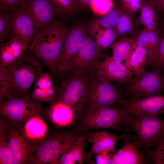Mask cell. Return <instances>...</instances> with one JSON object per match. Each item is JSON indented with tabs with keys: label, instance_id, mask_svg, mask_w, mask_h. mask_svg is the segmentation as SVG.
I'll return each mask as SVG.
<instances>
[{
	"label": "cell",
	"instance_id": "cell-45",
	"mask_svg": "<svg viewBox=\"0 0 164 164\" xmlns=\"http://www.w3.org/2000/svg\"></svg>",
	"mask_w": 164,
	"mask_h": 164
},
{
	"label": "cell",
	"instance_id": "cell-34",
	"mask_svg": "<svg viewBox=\"0 0 164 164\" xmlns=\"http://www.w3.org/2000/svg\"><path fill=\"white\" fill-rule=\"evenodd\" d=\"M111 0H92L90 6L97 14L106 15L112 8Z\"/></svg>",
	"mask_w": 164,
	"mask_h": 164
},
{
	"label": "cell",
	"instance_id": "cell-6",
	"mask_svg": "<svg viewBox=\"0 0 164 164\" xmlns=\"http://www.w3.org/2000/svg\"><path fill=\"white\" fill-rule=\"evenodd\" d=\"M125 98L124 89L111 81L99 79L93 72L89 76L85 105L110 108L120 105Z\"/></svg>",
	"mask_w": 164,
	"mask_h": 164
},
{
	"label": "cell",
	"instance_id": "cell-28",
	"mask_svg": "<svg viewBox=\"0 0 164 164\" xmlns=\"http://www.w3.org/2000/svg\"><path fill=\"white\" fill-rule=\"evenodd\" d=\"M56 14L62 17L72 13L79 3L78 0H49Z\"/></svg>",
	"mask_w": 164,
	"mask_h": 164
},
{
	"label": "cell",
	"instance_id": "cell-15",
	"mask_svg": "<svg viewBox=\"0 0 164 164\" xmlns=\"http://www.w3.org/2000/svg\"><path fill=\"white\" fill-rule=\"evenodd\" d=\"M25 7L33 20L37 33L55 22L56 14L49 0H27Z\"/></svg>",
	"mask_w": 164,
	"mask_h": 164
},
{
	"label": "cell",
	"instance_id": "cell-9",
	"mask_svg": "<svg viewBox=\"0 0 164 164\" xmlns=\"http://www.w3.org/2000/svg\"><path fill=\"white\" fill-rule=\"evenodd\" d=\"M125 99L137 100L160 95L164 91V76L153 69L135 76L126 85Z\"/></svg>",
	"mask_w": 164,
	"mask_h": 164
},
{
	"label": "cell",
	"instance_id": "cell-7",
	"mask_svg": "<svg viewBox=\"0 0 164 164\" xmlns=\"http://www.w3.org/2000/svg\"><path fill=\"white\" fill-rule=\"evenodd\" d=\"M89 75H68L59 80L60 82L56 86L57 94L55 99L71 107L78 117L85 105Z\"/></svg>",
	"mask_w": 164,
	"mask_h": 164
},
{
	"label": "cell",
	"instance_id": "cell-31",
	"mask_svg": "<svg viewBox=\"0 0 164 164\" xmlns=\"http://www.w3.org/2000/svg\"><path fill=\"white\" fill-rule=\"evenodd\" d=\"M11 97L13 93L11 83L3 68L0 67V103Z\"/></svg>",
	"mask_w": 164,
	"mask_h": 164
},
{
	"label": "cell",
	"instance_id": "cell-30",
	"mask_svg": "<svg viewBox=\"0 0 164 164\" xmlns=\"http://www.w3.org/2000/svg\"><path fill=\"white\" fill-rule=\"evenodd\" d=\"M13 16L12 11L2 12L0 15L1 43L8 36L10 37Z\"/></svg>",
	"mask_w": 164,
	"mask_h": 164
},
{
	"label": "cell",
	"instance_id": "cell-29",
	"mask_svg": "<svg viewBox=\"0 0 164 164\" xmlns=\"http://www.w3.org/2000/svg\"><path fill=\"white\" fill-rule=\"evenodd\" d=\"M120 13L117 10L112 8L104 16L96 21L94 25L104 29H112L115 32Z\"/></svg>",
	"mask_w": 164,
	"mask_h": 164
},
{
	"label": "cell",
	"instance_id": "cell-4",
	"mask_svg": "<svg viewBox=\"0 0 164 164\" xmlns=\"http://www.w3.org/2000/svg\"><path fill=\"white\" fill-rule=\"evenodd\" d=\"M127 114L121 105L110 108L87 106L79 116V123L76 127L84 132L102 128L125 132L123 123Z\"/></svg>",
	"mask_w": 164,
	"mask_h": 164
},
{
	"label": "cell",
	"instance_id": "cell-20",
	"mask_svg": "<svg viewBox=\"0 0 164 164\" xmlns=\"http://www.w3.org/2000/svg\"><path fill=\"white\" fill-rule=\"evenodd\" d=\"M28 48L19 38L15 36L11 37L9 42L1 43L0 67H5L12 63Z\"/></svg>",
	"mask_w": 164,
	"mask_h": 164
},
{
	"label": "cell",
	"instance_id": "cell-17",
	"mask_svg": "<svg viewBox=\"0 0 164 164\" xmlns=\"http://www.w3.org/2000/svg\"><path fill=\"white\" fill-rule=\"evenodd\" d=\"M120 104L129 113H145L156 116L164 113V95L137 100L123 99Z\"/></svg>",
	"mask_w": 164,
	"mask_h": 164
},
{
	"label": "cell",
	"instance_id": "cell-22",
	"mask_svg": "<svg viewBox=\"0 0 164 164\" xmlns=\"http://www.w3.org/2000/svg\"><path fill=\"white\" fill-rule=\"evenodd\" d=\"M87 133L81 136L69 146L57 159L55 164H83L84 147Z\"/></svg>",
	"mask_w": 164,
	"mask_h": 164
},
{
	"label": "cell",
	"instance_id": "cell-5",
	"mask_svg": "<svg viewBox=\"0 0 164 164\" xmlns=\"http://www.w3.org/2000/svg\"><path fill=\"white\" fill-rule=\"evenodd\" d=\"M86 133L76 127L47 135L35 147L33 164H55L59 156L69 146Z\"/></svg>",
	"mask_w": 164,
	"mask_h": 164
},
{
	"label": "cell",
	"instance_id": "cell-18",
	"mask_svg": "<svg viewBox=\"0 0 164 164\" xmlns=\"http://www.w3.org/2000/svg\"><path fill=\"white\" fill-rule=\"evenodd\" d=\"M130 135L124 139L122 147L111 155L113 164H144L148 163L143 152L138 149L135 143L129 139Z\"/></svg>",
	"mask_w": 164,
	"mask_h": 164
},
{
	"label": "cell",
	"instance_id": "cell-40",
	"mask_svg": "<svg viewBox=\"0 0 164 164\" xmlns=\"http://www.w3.org/2000/svg\"><path fill=\"white\" fill-rule=\"evenodd\" d=\"M162 36L158 49V63L156 70L164 73V32Z\"/></svg>",
	"mask_w": 164,
	"mask_h": 164
},
{
	"label": "cell",
	"instance_id": "cell-21",
	"mask_svg": "<svg viewBox=\"0 0 164 164\" xmlns=\"http://www.w3.org/2000/svg\"><path fill=\"white\" fill-rule=\"evenodd\" d=\"M42 117L33 116L22 125L26 137L35 147L47 135L48 126Z\"/></svg>",
	"mask_w": 164,
	"mask_h": 164
},
{
	"label": "cell",
	"instance_id": "cell-13",
	"mask_svg": "<svg viewBox=\"0 0 164 164\" xmlns=\"http://www.w3.org/2000/svg\"><path fill=\"white\" fill-rule=\"evenodd\" d=\"M93 72L97 78L114 81L122 87L133 78V74L122 63L108 56L97 65Z\"/></svg>",
	"mask_w": 164,
	"mask_h": 164
},
{
	"label": "cell",
	"instance_id": "cell-16",
	"mask_svg": "<svg viewBox=\"0 0 164 164\" xmlns=\"http://www.w3.org/2000/svg\"><path fill=\"white\" fill-rule=\"evenodd\" d=\"M13 16L10 37H18L27 46L29 42L35 29L33 20L25 6L12 10Z\"/></svg>",
	"mask_w": 164,
	"mask_h": 164
},
{
	"label": "cell",
	"instance_id": "cell-11",
	"mask_svg": "<svg viewBox=\"0 0 164 164\" xmlns=\"http://www.w3.org/2000/svg\"><path fill=\"white\" fill-rule=\"evenodd\" d=\"M8 144L15 164H33L35 147L26 137L22 125L10 122Z\"/></svg>",
	"mask_w": 164,
	"mask_h": 164
},
{
	"label": "cell",
	"instance_id": "cell-24",
	"mask_svg": "<svg viewBox=\"0 0 164 164\" xmlns=\"http://www.w3.org/2000/svg\"><path fill=\"white\" fill-rule=\"evenodd\" d=\"M136 46L132 38L122 37L110 47L112 51V57L116 61L122 63Z\"/></svg>",
	"mask_w": 164,
	"mask_h": 164
},
{
	"label": "cell",
	"instance_id": "cell-42",
	"mask_svg": "<svg viewBox=\"0 0 164 164\" xmlns=\"http://www.w3.org/2000/svg\"><path fill=\"white\" fill-rule=\"evenodd\" d=\"M160 14L164 13V0H150Z\"/></svg>",
	"mask_w": 164,
	"mask_h": 164
},
{
	"label": "cell",
	"instance_id": "cell-14",
	"mask_svg": "<svg viewBox=\"0 0 164 164\" xmlns=\"http://www.w3.org/2000/svg\"><path fill=\"white\" fill-rule=\"evenodd\" d=\"M128 135L125 132L118 136L104 131L87 133L88 140L92 143V146L90 151L84 154L83 162L92 163L91 159L92 156L103 152H115V145L117 141L119 139L123 140Z\"/></svg>",
	"mask_w": 164,
	"mask_h": 164
},
{
	"label": "cell",
	"instance_id": "cell-44",
	"mask_svg": "<svg viewBox=\"0 0 164 164\" xmlns=\"http://www.w3.org/2000/svg\"><path fill=\"white\" fill-rule=\"evenodd\" d=\"M161 26L162 29L164 30V18L162 20L161 22Z\"/></svg>",
	"mask_w": 164,
	"mask_h": 164
},
{
	"label": "cell",
	"instance_id": "cell-25",
	"mask_svg": "<svg viewBox=\"0 0 164 164\" xmlns=\"http://www.w3.org/2000/svg\"><path fill=\"white\" fill-rule=\"evenodd\" d=\"M10 121L0 118V164H15L8 144V131Z\"/></svg>",
	"mask_w": 164,
	"mask_h": 164
},
{
	"label": "cell",
	"instance_id": "cell-36",
	"mask_svg": "<svg viewBox=\"0 0 164 164\" xmlns=\"http://www.w3.org/2000/svg\"><path fill=\"white\" fill-rule=\"evenodd\" d=\"M121 8L126 12L135 15L140 9L142 0H119Z\"/></svg>",
	"mask_w": 164,
	"mask_h": 164
},
{
	"label": "cell",
	"instance_id": "cell-35",
	"mask_svg": "<svg viewBox=\"0 0 164 164\" xmlns=\"http://www.w3.org/2000/svg\"><path fill=\"white\" fill-rule=\"evenodd\" d=\"M132 39L136 46L145 49L151 57L149 43V30L145 28L137 34L135 38Z\"/></svg>",
	"mask_w": 164,
	"mask_h": 164
},
{
	"label": "cell",
	"instance_id": "cell-1",
	"mask_svg": "<svg viewBox=\"0 0 164 164\" xmlns=\"http://www.w3.org/2000/svg\"><path fill=\"white\" fill-rule=\"evenodd\" d=\"M67 29L62 21L55 22L37 33L27 50L42 61L58 79L60 77L57 63Z\"/></svg>",
	"mask_w": 164,
	"mask_h": 164
},
{
	"label": "cell",
	"instance_id": "cell-37",
	"mask_svg": "<svg viewBox=\"0 0 164 164\" xmlns=\"http://www.w3.org/2000/svg\"><path fill=\"white\" fill-rule=\"evenodd\" d=\"M54 85L52 76L47 72L42 71L36 80L35 87L43 89H46Z\"/></svg>",
	"mask_w": 164,
	"mask_h": 164
},
{
	"label": "cell",
	"instance_id": "cell-26",
	"mask_svg": "<svg viewBox=\"0 0 164 164\" xmlns=\"http://www.w3.org/2000/svg\"><path fill=\"white\" fill-rule=\"evenodd\" d=\"M155 6L151 2L142 1L139 17L141 23L149 30H157L158 23Z\"/></svg>",
	"mask_w": 164,
	"mask_h": 164
},
{
	"label": "cell",
	"instance_id": "cell-10",
	"mask_svg": "<svg viewBox=\"0 0 164 164\" xmlns=\"http://www.w3.org/2000/svg\"><path fill=\"white\" fill-rule=\"evenodd\" d=\"M104 56L94 39L85 35L80 49L70 61L65 76L89 75Z\"/></svg>",
	"mask_w": 164,
	"mask_h": 164
},
{
	"label": "cell",
	"instance_id": "cell-32",
	"mask_svg": "<svg viewBox=\"0 0 164 164\" xmlns=\"http://www.w3.org/2000/svg\"><path fill=\"white\" fill-rule=\"evenodd\" d=\"M148 163L164 164V135L156 147L146 155Z\"/></svg>",
	"mask_w": 164,
	"mask_h": 164
},
{
	"label": "cell",
	"instance_id": "cell-39",
	"mask_svg": "<svg viewBox=\"0 0 164 164\" xmlns=\"http://www.w3.org/2000/svg\"><path fill=\"white\" fill-rule=\"evenodd\" d=\"M30 97L33 100L43 101L50 104L53 103L50 98L46 89H42L34 86Z\"/></svg>",
	"mask_w": 164,
	"mask_h": 164
},
{
	"label": "cell",
	"instance_id": "cell-43",
	"mask_svg": "<svg viewBox=\"0 0 164 164\" xmlns=\"http://www.w3.org/2000/svg\"><path fill=\"white\" fill-rule=\"evenodd\" d=\"M92 0H78L79 3L84 5H90Z\"/></svg>",
	"mask_w": 164,
	"mask_h": 164
},
{
	"label": "cell",
	"instance_id": "cell-23",
	"mask_svg": "<svg viewBox=\"0 0 164 164\" xmlns=\"http://www.w3.org/2000/svg\"><path fill=\"white\" fill-rule=\"evenodd\" d=\"M135 76L144 72L145 67L148 64L152 65V59L144 48L136 46L129 56L122 63Z\"/></svg>",
	"mask_w": 164,
	"mask_h": 164
},
{
	"label": "cell",
	"instance_id": "cell-12",
	"mask_svg": "<svg viewBox=\"0 0 164 164\" xmlns=\"http://www.w3.org/2000/svg\"><path fill=\"white\" fill-rule=\"evenodd\" d=\"M85 32L84 27L80 25L67 29L57 63L60 77L66 75L69 62L80 49L85 36Z\"/></svg>",
	"mask_w": 164,
	"mask_h": 164
},
{
	"label": "cell",
	"instance_id": "cell-3",
	"mask_svg": "<svg viewBox=\"0 0 164 164\" xmlns=\"http://www.w3.org/2000/svg\"><path fill=\"white\" fill-rule=\"evenodd\" d=\"M42 62L35 55L25 52L13 63L2 67L11 83L13 97L29 96L33 83L42 71Z\"/></svg>",
	"mask_w": 164,
	"mask_h": 164
},
{
	"label": "cell",
	"instance_id": "cell-27",
	"mask_svg": "<svg viewBox=\"0 0 164 164\" xmlns=\"http://www.w3.org/2000/svg\"><path fill=\"white\" fill-rule=\"evenodd\" d=\"M93 28V32L96 45L101 50H106L113 44L117 36V33L111 28L101 29L95 25Z\"/></svg>",
	"mask_w": 164,
	"mask_h": 164
},
{
	"label": "cell",
	"instance_id": "cell-2",
	"mask_svg": "<svg viewBox=\"0 0 164 164\" xmlns=\"http://www.w3.org/2000/svg\"><path fill=\"white\" fill-rule=\"evenodd\" d=\"M123 125L125 132L131 130L135 133L129 139L141 148L145 155L154 146H157L164 135V120L158 116L145 113H129L125 116Z\"/></svg>",
	"mask_w": 164,
	"mask_h": 164
},
{
	"label": "cell",
	"instance_id": "cell-8",
	"mask_svg": "<svg viewBox=\"0 0 164 164\" xmlns=\"http://www.w3.org/2000/svg\"><path fill=\"white\" fill-rule=\"evenodd\" d=\"M44 112L40 101L29 96L9 97L0 103V116L15 124L22 125L33 116H43Z\"/></svg>",
	"mask_w": 164,
	"mask_h": 164
},
{
	"label": "cell",
	"instance_id": "cell-19",
	"mask_svg": "<svg viewBox=\"0 0 164 164\" xmlns=\"http://www.w3.org/2000/svg\"><path fill=\"white\" fill-rule=\"evenodd\" d=\"M46 112L50 121L60 127L71 125L78 117L77 113L71 107L56 99L50 104Z\"/></svg>",
	"mask_w": 164,
	"mask_h": 164
},
{
	"label": "cell",
	"instance_id": "cell-41",
	"mask_svg": "<svg viewBox=\"0 0 164 164\" xmlns=\"http://www.w3.org/2000/svg\"><path fill=\"white\" fill-rule=\"evenodd\" d=\"M104 151L96 154L95 158L97 164H113L111 155Z\"/></svg>",
	"mask_w": 164,
	"mask_h": 164
},
{
	"label": "cell",
	"instance_id": "cell-33",
	"mask_svg": "<svg viewBox=\"0 0 164 164\" xmlns=\"http://www.w3.org/2000/svg\"><path fill=\"white\" fill-rule=\"evenodd\" d=\"M133 29L132 21L129 16L126 14L121 13L115 31L117 35L125 37L130 34Z\"/></svg>",
	"mask_w": 164,
	"mask_h": 164
},
{
	"label": "cell",
	"instance_id": "cell-38",
	"mask_svg": "<svg viewBox=\"0 0 164 164\" xmlns=\"http://www.w3.org/2000/svg\"><path fill=\"white\" fill-rule=\"evenodd\" d=\"M27 0H0V9L2 12L13 10L26 6Z\"/></svg>",
	"mask_w": 164,
	"mask_h": 164
}]
</instances>
